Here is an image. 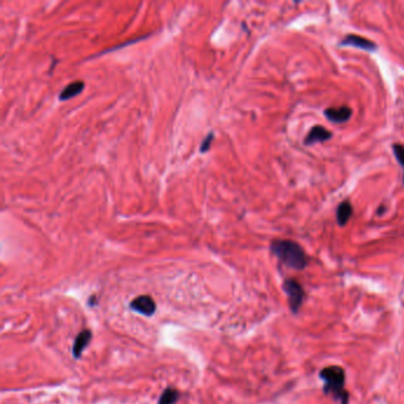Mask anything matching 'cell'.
Returning a JSON list of instances; mask_svg holds the SVG:
<instances>
[{
    "label": "cell",
    "instance_id": "11",
    "mask_svg": "<svg viewBox=\"0 0 404 404\" xmlns=\"http://www.w3.org/2000/svg\"><path fill=\"white\" fill-rule=\"evenodd\" d=\"M179 397L180 395L179 392H178V390H176V389L173 388H169L163 392L162 396H160L158 404H174L178 399H179Z\"/></svg>",
    "mask_w": 404,
    "mask_h": 404
},
{
    "label": "cell",
    "instance_id": "12",
    "mask_svg": "<svg viewBox=\"0 0 404 404\" xmlns=\"http://www.w3.org/2000/svg\"><path fill=\"white\" fill-rule=\"evenodd\" d=\"M392 149H394L396 159L398 160L399 165H401L404 169V145L401 144H395L392 146ZM403 181H404V176H403Z\"/></svg>",
    "mask_w": 404,
    "mask_h": 404
},
{
    "label": "cell",
    "instance_id": "7",
    "mask_svg": "<svg viewBox=\"0 0 404 404\" xmlns=\"http://www.w3.org/2000/svg\"><path fill=\"white\" fill-rule=\"evenodd\" d=\"M332 138V133L326 128L323 126H314L312 130L308 132V134L306 135L305 145H313L316 142H323L327 141L328 139Z\"/></svg>",
    "mask_w": 404,
    "mask_h": 404
},
{
    "label": "cell",
    "instance_id": "3",
    "mask_svg": "<svg viewBox=\"0 0 404 404\" xmlns=\"http://www.w3.org/2000/svg\"><path fill=\"white\" fill-rule=\"evenodd\" d=\"M282 288H284L285 293L288 296V303L292 312L298 313L306 296L302 286L298 281H295L294 278H288V280L284 282Z\"/></svg>",
    "mask_w": 404,
    "mask_h": 404
},
{
    "label": "cell",
    "instance_id": "1",
    "mask_svg": "<svg viewBox=\"0 0 404 404\" xmlns=\"http://www.w3.org/2000/svg\"><path fill=\"white\" fill-rule=\"evenodd\" d=\"M270 250L282 263L295 270H302L307 267V256L301 245L291 239H274Z\"/></svg>",
    "mask_w": 404,
    "mask_h": 404
},
{
    "label": "cell",
    "instance_id": "6",
    "mask_svg": "<svg viewBox=\"0 0 404 404\" xmlns=\"http://www.w3.org/2000/svg\"><path fill=\"white\" fill-rule=\"evenodd\" d=\"M324 114L331 122L343 123L350 120L352 115V109L348 106H341L339 108H327Z\"/></svg>",
    "mask_w": 404,
    "mask_h": 404
},
{
    "label": "cell",
    "instance_id": "13",
    "mask_svg": "<svg viewBox=\"0 0 404 404\" xmlns=\"http://www.w3.org/2000/svg\"><path fill=\"white\" fill-rule=\"evenodd\" d=\"M212 140H213V134L212 133H210L205 139H204V141L202 142V145H201V152L202 153H205L207 149L211 147V142H212Z\"/></svg>",
    "mask_w": 404,
    "mask_h": 404
},
{
    "label": "cell",
    "instance_id": "8",
    "mask_svg": "<svg viewBox=\"0 0 404 404\" xmlns=\"http://www.w3.org/2000/svg\"><path fill=\"white\" fill-rule=\"evenodd\" d=\"M92 334L89 330L82 331L81 333L77 334L76 339H75L74 345H73V356L74 358H80L82 356V352L87 349V346L89 345V343L91 341Z\"/></svg>",
    "mask_w": 404,
    "mask_h": 404
},
{
    "label": "cell",
    "instance_id": "2",
    "mask_svg": "<svg viewBox=\"0 0 404 404\" xmlns=\"http://www.w3.org/2000/svg\"><path fill=\"white\" fill-rule=\"evenodd\" d=\"M320 378L324 381V392L333 396L340 404H349V392L345 390V371L343 367L332 365L320 371Z\"/></svg>",
    "mask_w": 404,
    "mask_h": 404
},
{
    "label": "cell",
    "instance_id": "10",
    "mask_svg": "<svg viewBox=\"0 0 404 404\" xmlns=\"http://www.w3.org/2000/svg\"><path fill=\"white\" fill-rule=\"evenodd\" d=\"M84 89V83L81 81L73 82L69 85H67L66 88L60 91L59 94V100L60 101H66V100H70L77 96L80 92Z\"/></svg>",
    "mask_w": 404,
    "mask_h": 404
},
{
    "label": "cell",
    "instance_id": "9",
    "mask_svg": "<svg viewBox=\"0 0 404 404\" xmlns=\"http://www.w3.org/2000/svg\"><path fill=\"white\" fill-rule=\"evenodd\" d=\"M353 213V209L351 203L349 201H344L340 203L337 207V222L340 227H344L349 223L350 218Z\"/></svg>",
    "mask_w": 404,
    "mask_h": 404
},
{
    "label": "cell",
    "instance_id": "4",
    "mask_svg": "<svg viewBox=\"0 0 404 404\" xmlns=\"http://www.w3.org/2000/svg\"><path fill=\"white\" fill-rule=\"evenodd\" d=\"M131 308L145 317H152L156 313L157 305L151 296L140 295L131 302Z\"/></svg>",
    "mask_w": 404,
    "mask_h": 404
},
{
    "label": "cell",
    "instance_id": "5",
    "mask_svg": "<svg viewBox=\"0 0 404 404\" xmlns=\"http://www.w3.org/2000/svg\"><path fill=\"white\" fill-rule=\"evenodd\" d=\"M341 45H350L353 48H358L362 50H366V51H375L377 49L376 43L370 41V39L364 38L362 36L358 35H349L343 39Z\"/></svg>",
    "mask_w": 404,
    "mask_h": 404
}]
</instances>
